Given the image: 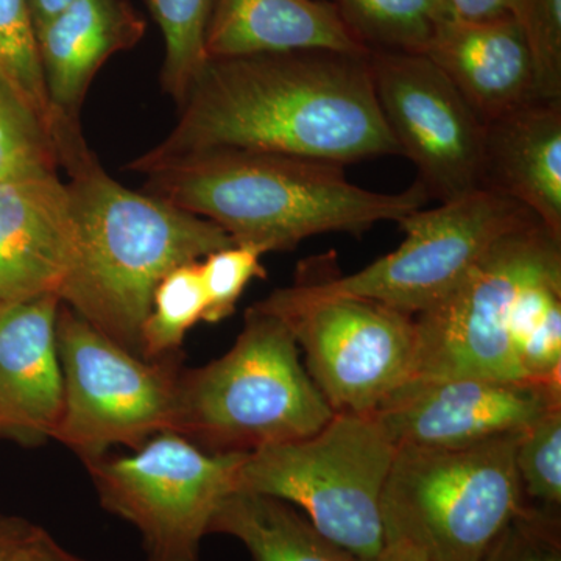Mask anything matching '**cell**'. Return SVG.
Instances as JSON below:
<instances>
[{"label": "cell", "mask_w": 561, "mask_h": 561, "mask_svg": "<svg viewBox=\"0 0 561 561\" xmlns=\"http://www.w3.org/2000/svg\"><path fill=\"white\" fill-rule=\"evenodd\" d=\"M147 160L239 149L346 165L401 154L376 99L370 54L331 50L210 58Z\"/></svg>", "instance_id": "6da1fadb"}, {"label": "cell", "mask_w": 561, "mask_h": 561, "mask_svg": "<svg viewBox=\"0 0 561 561\" xmlns=\"http://www.w3.org/2000/svg\"><path fill=\"white\" fill-rule=\"evenodd\" d=\"M142 192L219 225L239 243L290 251L324 232L360 236L381 221L423 209L430 194L416 181L398 194L362 190L345 165L295 154L239 149L136 158Z\"/></svg>", "instance_id": "7a4b0ae2"}, {"label": "cell", "mask_w": 561, "mask_h": 561, "mask_svg": "<svg viewBox=\"0 0 561 561\" xmlns=\"http://www.w3.org/2000/svg\"><path fill=\"white\" fill-rule=\"evenodd\" d=\"M68 172L76 245L60 300L91 327L142 356L140 334L161 279L234 245L213 221L128 190L87 146L80 125L55 135Z\"/></svg>", "instance_id": "3957f363"}, {"label": "cell", "mask_w": 561, "mask_h": 561, "mask_svg": "<svg viewBox=\"0 0 561 561\" xmlns=\"http://www.w3.org/2000/svg\"><path fill=\"white\" fill-rule=\"evenodd\" d=\"M289 328L251 306L219 359L181 370L171 432L213 454H251L320 431L334 415Z\"/></svg>", "instance_id": "277c9868"}, {"label": "cell", "mask_w": 561, "mask_h": 561, "mask_svg": "<svg viewBox=\"0 0 561 561\" xmlns=\"http://www.w3.org/2000/svg\"><path fill=\"white\" fill-rule=\"evenodd\" d=\"M522 434L467 446H397L382 493L386 541L427 561H481L526 501L516 470Z\"/></svg>", "instance_id": "5b68a950"}, {"label": "cell", "mask_w": 561, "mask_h": 561, "mask_svg": "<svg viewBox=\"0 0 561 561\" xmlns=\"http://www.w3.org/2000/svg\"><path fill=\"white\" fill-rule=\"evenodd\" d=\"M394 453L373 413L335 412L309 437L249 454L238 490L300 508L328 540L370 560L386 545L382 493Z\"/></svg>", "instance_id": "8992f818"}, {"label": "cell", "mask_w": 561, "mask_h": 561, "mask_svg": "<svg viewBox=\"0 0 561 561\" xmlns=\"http://www.w3.org/2000/svg\"><path fill=\"white\" fill-rule=\"evenodd\" d=\"M535 219L518 202L478 190L402 217L404 242L362 271L321 280L302 273L287 289L311 300L381 302L416 317L445 300L494 243Z\"/></svg>", "instance_id": "52a82bcc"}, {"label": "cell", "mask_w": 561, "mask_h": 561, "mask_svg": "<svg viewBox=\"0 0 561 561\" xmlns=\"http://www.w3.org/2000/svg\"><path fill=\"white\" fill-rule=\"evenodd\" d=\"M249 454H213L164 431L127 456L88 461L103 508L130 523L142 538L146 561H201L221 502L238 490Z\"/></svg>", "instance_id": "ba28073f"}, {"label": "cell", "mask_w": 561, "mask_h": 561, "mask_svg": "<svg viewBox=\"0 0 561 561\" xmlns=\"http://www.w3.org/2000/svg\"><path fill=\"white\" fill-rule=\"evenodd\" d=\"M57 342L62 411L51 440L88 461L114 446L139 448L171 430L179 354L146 359L111 341L62 302Z\"/></svg>", "instance_id": "9c48e42d"}, {"label": "cell", "mask_w": 561, "mask_h": 561, "mask_svg": "<svg viewBox=\"0 0 561 561\" xmlns=\"http://www.w3.org/2000/svg\"><path fill=\"white\" fill-rule=\"evenodd\" d=\"M561 272V238L535 219L500 239L437 306L415 317L413 378L515 379L508 324L524 287Z\"/></svg>", "instance_id": "30bf717a"}, {"label": "cell", "mask_w": 561, "mask_h": 561, "mask_svg": "<svg viewBox=\"0 0 561 561\" xmlns=\"http://www.w3.org/2000/svg\"><path fill=\"white\" fill-rule=\"evenodd\" d=\"M278 317L334 412L375 413L413 378L415 317L360 298L298 297L287 287L256 302Z\"/></svg>", "instance_id": "8fae6325"}, {"label": "cell", "mask_w": 561, "mask_h": 561, "mask_svg": "<svg viewBox=\"0 0 561 561\" xmlns=\"http://www.w3.org/2000/svg\"><path fill=\"white\" fill-rule=\"evenodd\" d=\"M373 87L383 121L430 197L457 201L483 190L485 124L431 58L370 50Z\"/></svg>", "instance_id": "7c38bea8"}, {"label": "cell", "mask_w": 561, "mask_h": 561, "mask_svg": "<svg viewBox=\"0 0 561 561\" xmlns=\"http://www.w3.org/2000/svg\"><path fill=\"white\" fill-rule=\"evenodd\" d=\"M561 408V387L515 379L412 378L373 415L397 446H467L522 434Z\"/></svg>", "instance_id": "4fadbf2b"}, {"label": "cell", "mask_w": 561, "mask_h": 561, "mask_svg": "<svg viewBox=\"0 0 561 561\" xmlns=\"http://www.w3.org/2000/svg\"><path fill=\"white\" fill-rule=\"evenodd\" d=\"M60 306L58 295L0 306V438L25 446L54 438L62 411Z\"/></svg>", "instance_id": "5bb4252c"}, {"label": "cell", "mask_w": 561, "mask_h": 561, "mask_svg": "<svg viewBox=\"0 0 561 561\" xmlns=\"http://www.w3.org/2000/svg\"><path fill=\"white\" fill-rule=\"evenodd\" d=\"M73 245L72 205L58 173L0 183V306L60 297Z\"/></svg>", "instance_id": "9a60e30c"}, {"label": "cell", "mask_w": 561, "mask_h": 561, "mask_svg": "<svg viewBox=\"0 0 561 561\" xmlns=\"http://www.w3.org/2000/svg\"><path fill=\"white\" fill-rule=\"evenodd\" d=\"M423 55L449 77L483 124L540 99L529 43L515 16L446 18Z\"/></svg>", "instance_id": "2e32d148"}, {"label": "cell", "mask_w": 561, "mask_h": 561, "mask_svg": "<svg viewBox=\"0 0 561 561\" xmlns=\"http://www.w3.org/2000/svg\"><path fill=\"white\" fill-rule=\"evenodd\" d=\"M482 187L518 202L561 238V101L538 99L486 122Z\"/></svg>", "instance_id": "e0dca14e"}, {"label": "cell", "mask_w": 561, "mask_h": 561, "mask_svg": "<svg viewBox=\"0 0 561 561\" xmlns=\"http://www.w3.org/2000/svg\"><path fill=\"white\" fill-rule=\"evenodd\" d=\"M146 27L128 0H76L36 33L54 122L80 121L99 69L135 47Z\"/></svg>", "instance_id": "ac0fdd59"}, {"label": "cell", "mask_w": 561, "mask_h": 561, "mask_svg": "<svg viewBox=\"0 0 561 561\" xmlns=\"http://www.w3.org/2000/svg\"><path fill=\"white\" fill-rule=\"evenodd\" d=\"M205 50L208 60L301 50L370 54L327 0H216Z\"/></svg>", "instance_id": "d6986e66"}, {"label": "cell", "mask_w": 561, "mask_h": 561, "mask_svg": "<svg viewBox=\"0 0 561 561\" xmlns=\"http://www.w3.org/2000/svg\"><path fill=\"white\" fill-rule=\"evenodd\" d=\"M209 534L241 541L253 561H357L323 537L294 505L249 490L225 497Z\"/></svg>", "instance_id": "ffe728a7"}, {"label": "cell", "mask_w": 561, "mask_h": 561, "mask_svg": "<svg viewBox=\"0 0 561 561\" xmlns=\"http://www.w3.org/2000/svg\"><path fill=\"white\" fill-rule=\"evenodd\" d=\"M508 342L523 381L561 387V272L524 287L513 308Z\"/></svg>", "instance_id": "44dd1931"}, {"label": "cell", "mask_w": 561, "mask_h": 561, "mask_svg": "<svg viewBox=\"0 0 561 561\" xmlns=\"http://www.w3.org/2000/svg\"><path fill=\"white\" fill-rule=\"evenodd\" d=\"M342 20L370 50L423 54L446 20L442 0H334Z\"/></svg>", "instance_id": "7402d4cb"}, {"label": "cell", "mask_w": 561, "mask_h": 561, "mask_svg": "<svg viewBox=\"0 0 561 561\" xmlns=\"http://www.w3.org/2000/svg\"><path fill=\"white\" fill-rule=\"evenodd\" d=\"M164 38L161 84L179 103L206 65L205 39L216 0H147Z\"/></svg>", "instance_id": "603a6c76"}, {"label": "cell", "mask_w": 561, "mask_h": 561, "mask_svg": "<svg viewBox=\"0 0 561 561\" xmlns=\"http://www.w3.org/2000/svg\"><path fill=\"white\" fill-rule=\"evenodd\" d=\"M205 312L201 261L173 268L158 284L149 316L144 321L142 357L162 359L179 354L187 332L205 320Z\"/></svg>", "instance_id": "cb8c5ba5"}, {"label": "cell", "mask_w": 561, "mask_h": 561, "mask_svg": "<svg viewBox=\"0 0 561 561\" xmlns=\"http://www.w3.org/2000/svg\"><path fill=\"white\" fill-rule=\"evenodd\" d=\"M0 81L51 133L54 113L28 0H0Z\"/></svg>", "instance_id": "d4e9b609"}, {"label": "cell", "mask_w": 561, "mask_h": 561, "mask_svg": "<svg viewBox=\"0 0 561 561\" xmlns=\"http://www.w3.org/2000/svg\"><path fill=\"white\" fill-rule=\"evenodd\" d=\"M58 169L54 136L0 81V183L51 175Z\"/></svg>", "instance_id": "484cf974"}, {"label": "cell", "mask_w": 561, "mask_h": 561, "mask_svg": "<svg viewBox=\"0 0 561 561\" xmlns=\"http://www.w3.org/2000/svg\"><path fill=\"white\" fill-rule=\"evenodd\" d=\"M524 501L559 513L561 504V408L546 413L522 432L515 453Z\"/></svg>", "instance_id": "4316f807"}, {"label": "cell", "mask_w": 561, "mask_h": 561, "mask_svg": "<svg viewBox=\"0 0 561 561\" xmlns=\"http://www.w3.org/2000/svg\"><path fill=\"white\" fill-rule=\"evenodd\" d=\"M262 256L264 253L254 247L234 243L203 257L201 268L206 294L205 323H220L232 316L251 280L267 276L261 264Z\"/></svg>", "instance_id": "83f0119b"}, {"label": "cell", "mask_w": 561, "mask_h": 561, "mask_svg": "<svg viewBox=\"0 0 561 561\" xmlns=\"http://www.w3.org/2000/svg\"><path fill=\"white\" fill-rule=\"evenodd\" d=\"M481 561H561L559 513L524 505Z\"/></svg>", "instance_id": "f1b7e54d"}, {"label": "cell", "mask_w": 561, "mask_h": 561, "mask_svg": "<svg viewBox=\"0 0 561 561\" xmlns=\"http://www.w3.org/2000/svg\"><path fill=\"white\" fill-rule=\"evenodd\" d=\"M519 24L534 58L538 95L561 101V0H523Z\"/></svg>", "instance_id": "f546056e"}, {"label": "cell", "mask_w": 561, "mask_h": 561, "mask_svg": "<svg viewBox=\"0 0 561 561\" xmlns=\"http://www.w3.org/2000/svg\"><path fill=\"white\" fill-rule=\"evenodd\" d=\"M446 13L453 20L486 21L502 16H515L519 21L523 0H442Z\"/></svg>", "instance_id": "4dcf8cb0"}, {"label": "cell", "mask_w": 561, "mask_h": 561, "mask_svg": "<svg viewBox=\"0 0 561 561\" xmlns=\"http://www.w3.org/2000/svg\"><path fill=\"white\" fill-rule=\"evenodd\" d=\"M43 530L20 516L0 513V561L20 560Z\"/></svg>", "instance_id": "1f68e13d"}, {"label": "cell", "mask_w": 561, "mask_h": 561, "mask_svg": "<svg viewBox=\"0 0 561 561\" xmlns=\"http://www.w3.org/2000/svg\"><path fill=\"white\" fill-rule=\"evenodd\" d=\"M18 561H87L79 559L55 540L51 535L43 530V534L36 538L31 548L25 551L24 556Z\"/></svg>", "instance_id": "d6a6232c"}, {"label": "cell", "mask_w": 561, "mask_h": 561, "mask_svg": "<svg viewBox=\"0 0 561 561\" xmlns=\"http://www.w3.org/2000/svg\"><path fill=\"white\" fill-rule=\"evenodd\" d=\"M76 0H28L31 3L33 24H35L36 33L54 20L55 16L68 9Z\"/></svg>", "instance_id": "836d02e7"}, {"label": "cell", "mask_w": 561, "mask_h": 561, "mask_svg": "<svg viewBox=\"0 0 561 561\" xmlns=\"http://www.w3.org/2000/svg\"><path fill=\"white\" fill-rule=\"evenodd\" d=\"M357 561H427L426 557L423 556L416 549H413L412 546L405 545V542L400 541H386L383 545V549L379 556H376L375 559L370 560H359Z\"/></svg>", "instance_id": "e575fe53"}]
</instances>
